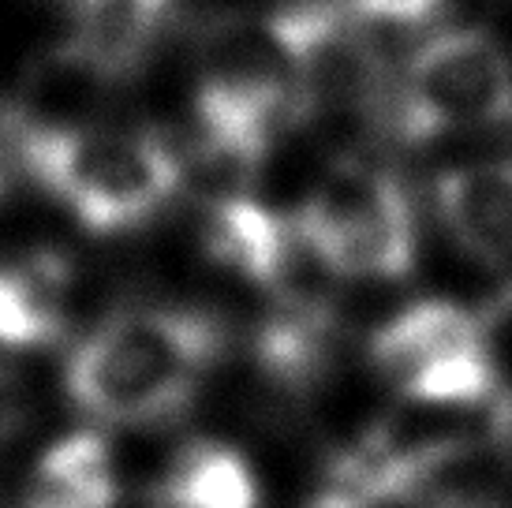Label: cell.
Returning <instances> with one entry per match:
<instances>
[{"label": "cell", "instance_id": "cell-1", "mask_svg": "<svg viewBox=\"0 0 512 508\" xmlns=\"http://www.w3.org/2000/svg\"><path fill=\"white\" fill-rule=\"evenodd\" d=\"M225 352V329L202 311L135 307L90 333L68 359L75 408L101 423H165L195 400Z\"/></svg>", "mask_w": 512, "mask_h": 508}, {"label": "cell", "instance_id": "cell-2", "mask_svg": "<svg viewBox=\"0 0 512 508\" xmlns=\"http://www.w3.org/2000/svg\"><path fill=\"white\" fill-rule=\"evenodd\" d=\"M19 165L64 202L90 232H124L150 221L184 180L180 157L150 131L75 127L19 142Z\"/></svg>", "mask_w": 512, "mask_h": 508}, {"label": "cell", "instance_id": "cell-3", "mask_svg": "<svg viewBox=\"0 0 512 508\" xmlns=\"http://www.w3.org/2000/svg\"><path fill=\"white\" fill-rule=\"evenodd\" d=\"M382 120L404 142H427L453 127L512 120L509 53L494 34L475 27L434 34L412 53Z\"/></svg>", "mask_w": 512, "mask_h": 508}, {"label": "cell", "instance_id": "cell-4", "mask_svg": "<svg viewBox=\"0 0 512 508\" xmlns=\"http://www.w3.org/2000/svg\"><path fill=\"white\" fill-rule=\"evenodd\" d=\"M378 378L427 408H471L498 389V367L479 314L423 299L370 337Z\"/></svg>", "mask_w": 512, "mask_h": 508}, {"label": "cell", "instance_id": "cell-5", "mask_svg": "<svg viewBox=\"0 0 512 508\" xmlns=\"http://www.w3.org/2000/svg\"><path fill=\"white\" fill-rule=\"evenodd\" d=\"M113 83V75L75 38L42 53L23 71V83H19L12 105L19 142L34 139V135H60V131L86 127Z\"/></svg>", "mask_w": 512, "mask_h": 508}, {"label": "cell", "instance_id": "cell-6", "mask_svg": "<svg viewBox=\"0 0 512 508\" xmlns=\"http://www.w3.org/2000/svg\"><path fill=\"white\" fill-rule=\"evenodd\" d=\"M202 251L217 266L236 269L240 277L277 292L296 266V251L303 247L292 221L281 213L258 206L247 195H221L202 213Z\"/></svg>", "mask_w": 512, "mask_h": 508}, {"label": "cell", "instance_id": "cell-7", "mask_svg": "<svg viewBox=\"0 0 512 508\" xmlns=\"http://www.w3.org/2000/svg\"><path fill=\"white\" fill-rule=\"evenodd\" d=\"M434 206L449 236L475 262H512V157L441 172Z\"/></svg>", "mask_w": 512, "mask_h": 508}, {"label": "cell", "instance_id": "cell-8", "mask_svg": "<svg viewBox=\"0 0 512 508\" xmlns=\"http://www.w3.org/2000/svg\"><path fill=\"white\" fill-rule=\"evenodd\" d=\"M258 479L247 456L217 441H187L169 456L154 508H258Z\"/></svg>", "mask_w": 512, "mask_h": 508}, {"label": "cell", "instance_id": "cell-9", "mask_svg": "<svg viewBox=\"0 0 512 508\" xmlns=\"http://www.w3.org/2000/svg\"><path fill=\"white\" fill-rule=\"evenodd\" d=\"M68 262L60 254H34L23 266H0V348H42L64 333Z\"/></svg>", "mask_w": 512, "mask_h": 508}, {"label": "cell", "instance_id": "cell-10", "mask_svg": "<svg viewBox=\"0 0 512 508\" xmlns=\"http://www.w3.org/2000/svg\"><path fill=\"white\" fill-rule=\"evenodd\" d=\"M322 269L337 277H359V281H393L404 277L415 262V213H393L374 217L359 225H341L303 236Z\"/></svg>", "mask_w": 512, "mask_h": 508}, {"label": "cell", "instance_id": "cell-11", "mask_svg": "<svg viewBox=\"0 0 512 508\" xmlns=\"http://www.w3.org/2000/svg\"><path fill=\"white\" fill-rule=\"evenodd\" d=\"M176 0H79L75 42L113 79L139 68Z\"/></svg>", "mask_w": 512, "mask_h": 508}, {"label": "cell", "instance_id": "cell-12", "mask_svg": "<svg viewBox=\"0 0 512 508\" xmlns=\"http://www.w3.org/2000/svg\"><path fill=\"white\" fill-rule=\"evenodd\" d=\"M30 486L49 490V494L83 497V501H94V505L105 508H116V497H120L113 452H109L105 438L86 434V430L57 441L53 449L45 452L38 467H34Z\"/></svg>", "mask_w": 512, "mask_h": 508}, {"label": "cell", "instance_id": "cell-13", "mask_svg": "<svg viewBox=\"0 0 512 508\" xmlns=\"http://www.w3.org/2000/svg\"><path fill=\"white\" fill-rule=\"evenodd\" d=\"M359 23L374 27H419L438 15L445 0H344Z\"/></svg>", "mask_w": 512, "mask_h": 508}, {"label": "cell", "instance_id": "cell-14", "mask_svg": "<svg viewBox=\"0 0 512 508\" xmlns=\"http://www.w3.org/2000/svg\"><path fill=\"white\" fill-rule=\"evenodd\" d=\"M490 438H494V445L512 460V389L498 393V400H494V411H490Z\"/></svg>", "mask_w": 512, "mask_h": 508}, {"label": "cell", "instance_id": "cell-15", "mask_svg": "<svg viewBox=\"0 0 512 508\" xmlns=\"http://www.w3.org/2000/svg\"><path fill=\"white\" fill-rule=\"evenodd\" d=\"M438 508H494V505H483V501H445Z\"/></svg>", "mask_w": 512, "mask_h": 508}, {"label": "cell", "instance_id": "cell-16", "mask_svg": "<svg viewBox=\"0 0 512 508\" xmlns=\"http://www.w3.org/2000/svg\"><path fill=\"white\" fill-rule=\"evenodd\" d=\"M0 191H4V172H0Z\"/></svg>", "mask_w": 512, "mask_h": 508}]
</instances>
